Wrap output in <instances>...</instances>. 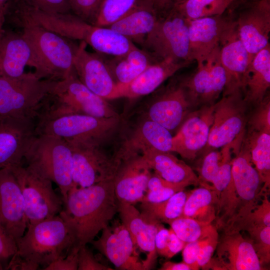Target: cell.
Wrapping results in <instances>:
<instances>
[{
	"label": "cell",
	"mask_w": 270,
	"mask_h": 270,
	"mask_svg": "<svg viewBox=\"0 0 270 270\" xmlns=\"http://www.w3.org/2000/svg\"><path fill=\"white\" fill-rule=\"evenodd\" d=\"M122 223L128 230L134 246L146 254L144 270H150L157 258L155 236L161 222L140 212L133 204L118 202Z\"/></svg>",
	"instance_id": "23"
},
{
	"label": "cell",
	"mask_w": 270,
	"mask_h": 270,
	"mask_svg": "<svg viewBox=\"0 0 270 270\" xmlns=\"http://www.w3.org/2000/svg\"><path fill=\"white\" fill-rule=\"evenodd\" d=\"M192 109L186 89L180 80L168 86L150 105L148 118L170 132L183 122Z\"/></svg>",
	"instance_id": "25"
},
{
	"label": "cell",
	"mask_w": 270,
	"mask_h": 270,
	"mask_svg": "<svg viewBox=\"0 0 270 270\" xmlns=\"http://www.w3.org/2000/svg\"><path fill=\"white\" fill-rule=\"evenodd\" d=\"M159 16L150 0H136L127 13L107 27L132 42L142 44L146 37L154 28Z\"/></svg>",
	"instance_id": "29"
},
{
	"label": "cell",
	"mask_w": 270,
	"mask_h": 270,
	"mask_svg": "<svg viewBox=\"0 0 270 270\" xmlns=\"http://www.w3.org/2000/svg\"><path fill=\"white\" fill-rule=\"evenodd\" d=\"M189 20L173 6L160 16L153 30L142 44L149 54L159 60L192 61L190 55Z\"/></svg>",
	"instance_id": "9"
},
{
	"label": "cell",
	"mask_w": 270,
	"mask_h": 270,
	"mask_svg": "<svg viewBox=\"0 0 270 270\" xmlns=\"http://www.w3.org/2000/svg\"><path fill=\"white\" fill-rule=\"evenodd\" d=\"M36 125L34 120L0 117V168L22 164Z\"/></svg>",
	"instance_id": "20"
},
{
	"label": "cell",
	"mask_w": 270,
	"mask_h": 270,
	"mask_svg": "<svg viewBox=\"0 0 270 270\" xmlns=\"http://www.w3.org/2000/svg\"><path fill=\"white\" fill-rule=\"evenodd\" d=\"M218 231L202 240L197 257L199 268L210 269V264L218 244Z\"/></svg>",
	"instance_id": "46"
},
{
	"label": "cell",
	"mask_w": 270,
	"mask_h": 270,
	"mask_svg": "<svg viewBox=\"0 0 270 270\" xmlns=\"http://www.w3.org/2000/svg\"><path fill=\"white\" fill-rule=\"evenodd\" d=\"M243 141L249 150L252 162L264 184V190L270 188V133L248 130Z\"/></svg>",
	"instance_id": "35"
},
{
	"label": "cell",
	"mask_w": 270,
	"mask_h": 270,
	"mask_svg": "<svg viewBox=\"0 0 270 270\" xmlns=\"http://www.w3.org/2000/svg\"><path fill=\"white\" fill-rule=\"evenodd\" d=\"M170 230L160 223L155 236V246L157 254L166 257Z\"/></svg>",
	"instance_id": "51"
},
{
	"label": "cell",
	"mask_w": 270,
	"mask_h": 270,
	"mask_svg": "<svg viewBox=\"0 0 270 270\" xmlns=\"http://www.w3.org/2000/svg\"><path fill=\"white\" fill-rule=\"evenodd\" d=\"M82 114L100 118H120L106 100L96 94L78 78L74 71L56 81L44 99L36 120Z\"/></svg>",
	"instance_id": "5"
},
{
	"label": "cell",
	"mask_w": 270,
	"mask_h": 270,
	"mask_svg": "<svg viewBox=\"0 0 270 270\" xmlns=\"http://www.w3.org/2000/svg\"><path fill=\"white\" fill-rule=\"evenodd\" d=\"M234 154L231 182L226 190L232 213L230 228L251 212L264 194H268L264 190V184L243 140L240 148Z\"/></svg>",
	"instance_id": "8"
},
{
	"label": "cell",
	"mask_w": 270,
	"mask_h": 270,
	"mask_svg": "<svg viewBox=\"0 0 270 270\" xmlns=\"http://www.w3.org/2000/svg\"><path fill=\"white\" fill-rule=\"evenodd\" d=\"M40 10L56 14L71 13L69 0H20Z\"/></svg>",
	"instance_id": "45"
},
{
	"label": "cell",
	"mask_w": 270,
	"mask_h": 270,
	"mask_svg": "<svg viewBox=\"0 0 270 270\" xmlns=\"http://www.w3.org/2000/svg\"><path fill=\"white\" fill-rule=\"evenodd\" d=\"M113 180L84 188L72 186L69 190L59 215L72 229L74 246L90 243L118 212Z\"/></svg>",
	"instance_id": "1"
},
{
	"label": "cell",
	"mask_w": 270,
	"mask_h": 270,
	"mask_svg": "<svg viewBox=\"0 0 270 270\" xmlns=\"http://www.w3.org/2000/svg\"><path fill=\"white\" fill-rule=\"evenodd\" d=\"M136 0H104L93 24L107 27L127 13Z\"/></svg>",
	"instance_id": "39"
},
{
	"label": "cell",
	"mask_w": 270,
	"mask_h": 270,
	"mask_svg": "<svg viewBox=\"0 0 270 270\" xmlns=\"http://www.w3.org/2000/svg\"><path fill=\"white\" fill-rule=\"evenodd\" d=\"M10 168L21 190L27 226L59 214L64 202L52 181L22 164Z\"/></svg>",
	"instance_id": "11"
},
{
	"label": "cell",
	"mask_w": 270,
	"mask_h": 270,
	"mask_svg": "<svg viewBox=\"0 0 270 270\" xmlns=\"http://www.w3.org/2000/svg\"><path fill=\"white\" fill-rule=\"evenodd\" d=\"M214 104L190 112L172 137V152L194 160L206 146L214 120Z\"/></svg>",
	"instance_id": "19"
},
{
	"label": "cell",
	"mask_w": 270,
	"mask_h": 270,
	"mask_svg": "<svg viewBox=\"0 0 270 270\" xmlns=\"http://www.w3.org/2000/svg\"><path fill=\"white\" fill-rule=\"evenodd\" d=\"M217 204L215 191L212 188L200 186L188 192L181 216L212 224L216 218Z\"/></svg>",
	"instance_id": "34"
},
{
	"label": "cell",
	"mask_w": 270,
	"mask_h": 270,
	"mask_svg": "<svg viewBox=\"0 0 270 270\" xmlns=\"http://www.w3.org/2000/svg\"><path fill=\"white\" fill-rule=\"evenodd\" d=\"M226 22L224 12L218 16L189 20L188 36L190 60L198 64L206 60L219 44Z\"/></svg>",
	"instance_id": "27"
},
{
	"label": "cell",
	"mask_w": 270,
	"mask_h": 270,
	"mask_svg": "<svg viewBox=\"0 0 270 270\" xmlns=\"http://www.w3.org/2000/svg\"><path fill=\"white\" fill-rule=\"evenodd\" d=\"M80 248L74 246L66 256H62L51 262L44 270H77Z\"/></svg>",
	"instance_id": "48"
},
{
	"label": "cell",
	"mask_w": 270,
	"mask_h": 270,
	"mask_svg": "<svg viewBox=\"0 0 270 270\" xmlns=\"http://www.w3.org/2000/svg\"><path fill=\"white\" fill-rule=\"evenodd\" d=\"M16 12L66 38L84 42L98 53L118 56L136 46L112 30L92 24L72 13L46 12L21 2L17 3Z\"/></svg>",
	"instance_id": "3"
},
{
	"label": "cell",
	"mask_w": 270,
	"mask_h": 270,
	"mask_svg": "<svg viewBox=\"0 0 270 270\" xmlns=\"http://www.w3.org/2000/svg\"><path fill=\"white\" fill-rule=\"evenodd\" d=\"M160 16L170 10L172 6L173 0H150Z\"/></svg>",
	"instance_id": "54"
},
{
	"label": "cell",
	"mask_w": 270,
	"mask_h": 270,
	"mask_svg": "<svg viewBox=\"0 0 270 270\" xmlns=\"http://www.w3.org/2000/svg\"><path fill=\"white\" fill-rule=\"evenodd\" d=\"M0 222L16 242L27 228L22 195L10 168H0Z\"/></svg>",
	"instance_id": "21"
},
{
	"label": "cell",
	"mask_w": 270,
	"mask_h": 270,
	"mask_svg": "<svg viewBox=\"0 0 270 270\" xmlns=\"http://www.w3.org/2000/svg\"><path fill=\"white\" fill-rule=\"evenodd\" d=\"M242 230L248 232L260 264L265 268L270 262V226H250Z\"/></svg>",
	"instance_id": "41"
},
{
	"label": "cell",
	"mask_w": 270,
	"mask_h": 270,
	"mask_svg": "<svg viewBox=\"0 0 270 270\" xmlns=\"http://www.w3.org/2000/svg\"><path fill=\"white\" fill-rule=\"evenodd\" d=\"M202 240L186 243L182 250V261L188 264L192 270H199L197 257Z\"/></svg>",
	"instance_id": "50"
},
{
	"label": "cell",
	"mask_w": 270,
	"mask_h": 270,
	"mask_svg": "<svg viewBox=\"0 0 270 270\" xmlns=\"http://www.w3.org/2000/svg\"><path fill=\"white\" fill-rule=\"evenodd\" d=\"M226 22L219 42L221 64L225 70L226 82L222 94L242 91L249 55L240 40L234 22L227 16Z\"/></svg>",
	"instance_id": "18"
},
{
	"label": "cell",
	"mask_w": 270,
	"mask_h": 270,
	"mask_svg": "<svg viewBox=\"0 0 270 270\" xmlns=\"http://www.w3.org/2000/svg\"><path fill=\"white\" fill-rule=\"evenodd\" d=\"M248 117L249 130L270 133V100L266 96Z\"/></svg>",
	"instance_id": "43"
},
{
	"label": "cell",
	"mask_w": 270,
	"mask_h": 270,
	"mask_svg": "<svg viewBox=\"0 0 270 270\" xmlns=\"http://www.w3.org/2000/svg\"><path fill=\"white\" fill-rule=\"evenodd\" d=\"M234 0H184L172 5L185 18L193 20L223 14Z\"/></svg>",
	"instance_id": "37"
},
{
	"label": "cell",
	"mask_w": 270,
	"mask_h": 270,
	"mask_svg": "<svg viewBox=\"0 0 270 270\" xmlns=\"http://www.w3.org/2000/svg\"><path fill=\"white\" fill-rule=\"evenodd\" d=\"M100 236L90 243L116 268L123 270H144L142 260L135 252V246L128 230L122 224L108 226Z\"/></svg>",
	"instance_id": "22"
},
{
	"label": "cell",
	"mask_w": 270,
	"mask_h": 270,
	"mask_svg": "<svg viewBox=\"0 0 270 270\" xmlns=\"http://www.w3.org/2000/svg\"><path fill=\"white\" fill-rule=\"evenodd\" d=\"M31 62V49L22 33L4 29L0 32V77L18 78Z\"/></svg>",
	"instance_id": "30"
},
{
	"label": "cell",
	"mask_w": 270,
	"mask_h": 270,
	"mask_svg": "<svg viewBox=\"0 0 270 270\" xmlns=\"http://www.w3.org/2000/svg\"><path fill=\"white\" fill-rule=\"evenodd\" d=\"M222 156V150L220 152L212 150L204 154L198 171L200 186L212 188V182L218 172Z\"/></svg>",
	"instance_id": "42"
},
{
	"label": "cell",
	"mask_w": 270,
	"mask_h": 270,
	"mask_svg": "<svg viewBox=\"0 0 270 270\" xmlns=\"http://www.w3.org/2000/svg\"><path fill=\"white\" fill-rule=\"evenodd\" d=\"M56 82L40 78L34 72L0 77V117L34 120Z\"/></svg>",
	"instance_id": "7"
},
{
	"label": "cell",
	"mask_w": 270,
	"mask_h": 270,
	"mask_svg": "<svg viewBox=\"0 0 270 270\" xmlns=\"http://www.w3.org/2000/svg\"><path fill=\"white\" fill-rule=\"evenodd\" d=\"M188 193L184 190L178 192L160 202H141V212L161 222L169 224L182 216Z\"/></svg>",
	"instance_id": "36"
},
{
	"label": "cell",
	"mask_w": 270,
	"mask_h": 270,
	"mask_svg": "<svg viewBox=\"0 0 270 270\" xmlns=\"http://www.w3.org/2000/svg\"><path fill=\"white\" fill-rule=\"evenodd\" d=\"M24 160L27 166L57 184L64 204L72 186V156L68 143L58 137L36 134Z\"/></svg>",
	"instance_id": "6"
},
{
	"label": "cell",
	"mask_w": 270,
	"mask_h": 270,
	"mask_svg": "<svg viewBox=\"0 0 270 270\" xmlns=\"http://www.w3.org/2000/svg\"><path fill=\"white\" fill-rule=\"evenodd\" d=\"M160 270H192L191 267L183 261L174 262L166 261L164 262L160 268Z\"/></svg>",
	"instance_id": "53"
},
{
	"label": "cell",
	"mask_w": 270,
	"mask_h": 270,
	"mask_svg": "<svg viewBox=\"0 0 270 270\" xmlns=\"http://www.w3.org/2000/svg\"><path fill=\"white\" fill-rule=\"evenodd\" d=\"M248 107L242 91L222 94L214 104L206 154L243 140L248 119Z\"/></svg>",
	"instance_id": "14"
},
{
	"label": "cell",
	"mask_w": 270,
	"mask_h": 270,
	"mask_svg": "<svg viewBox=\"0 0 270 270\" xmlns=\"http://www.w3.org/2000/svg\"><path fill=\"white\" fill-rule=\"evenodd\" d=\"M185 188L182 186L167 182L154 173H152L142 202H160L168 199L177 192L184 190Z\"/></svg>",
	"instance_id": "40"
},
{
	"label": "cell",
	"mask_w": 270,
	"mask_h": 270,
	"mask_svg": "<svg viewBox=\"0 0 270 270\" xmlns=\"http://www.w3.org/2000/svg\"><path fill=\"white\" fill-rule=\"evenodd\" d=\"M270 86V45L260 50L249 64L242 92L248 104L256 106L264 100Z\"/></svg>",
	"instance_id": "32"
},
{
	"label": "cell",
	"mask_w": 270,
	"mask_h": 270,
	"mask_svg": "<svg viewBox=\"0 0 270 270\" xmlns=\"http://www.w3.org/2000/svg\"><path fill=\"white\" fill-rule=\"evenodd\" d=\"M225 12L235 24L250 63L257 53L270 44V0H234Z\"/></svg>",
	"instance_id": "10"
},
{
	"label": "cell",
	"mask_w": 270,
	"mask_h": 270,
	"mask_svg": "<svg viewBox=\"0 0 270 270\" xmlns=\"http://www.w3.org/2000/svg\"><path fill=\"white\" fill-rule=\"evenodd\" d=\"M184 0H173V2H172V5L174 4H178L182 1H184Z\"/></svg>",
	"instance_id": "56"
},
{
	"label": "cell",
	"mask_w": 270,
	"mask_h": 270,
	"mask_svg": "<svg viewBox=\"0 0 270 270\" xmlns=\"http://www.w3.org/2000/svg\"><path fill=\"white\" fill-rule=\"evenodd\" d=\"M118 84H126L152 64L150 54L135 46L126 54L105 62Z\"/></svg>",
	"instance_id": "33"
},
{
	"label": "cell",
	"mask_w": 270,
	"mask_h": 270,
	"mask_svg": "<svg viewBox=\"0 0 270 270\" xmlns=\"http://www.w3.org/2000/svg\"><path fill=\"white\" fill-rule=\"evenodd\" d=\"M140 155L152 170L167 182L184 188L200 184L198 176L192 168L171 152L149 150Z\"/></svg>",
	"instance_id": "31"
},
{
	"label": "cell",
	"mask_w": 270,
	"mask_h": 270,
	"mask_svg": "<svg viewBox=\"0 0 270 270\" xmlns=\"http://www.w3.org/2000/svg\"><path fill=\"white\" fill-rule=\"evenodd\" d=\"M78 270H110V268L99 262L92 252L85 246L80 247L78 252Z\"/></svg>",
	"instance_id": "49"
},
{
	"label": "cell",
	"mask_w": 270,
	"mask_h": 270,
	"mask_svg": "<svg viewBox=\"0 0 270 270\" xmlns=\"http://www.w3.org/2000/svg\"><path fill=\"white\" fill-rule=\"evenodd\" d=\"M216 256L212 258L210 269L216 270H266L259 259L249 238H245L240 231L224 230L218 238L216 249Z\"/></svg>",
	"instance_id": "17"
},
{
	"label": "cell",
	"mask_w": 270,
	"mask_h": 270,
	"mask_svg": "<svg viewBox=\"0 0 270 270\" xmlns=\"http://www.w3.org/2000/svg\"><path fill=\"white\" fill-rule=\"evenodd\" d=\"M180 80L193 109L214 104L223 92L226 82L219 44L205 60L198 64L194 72Z\"/></svg>",
	"instance_id": "15"
},
{
	"label": "cell",
	"mask_w": 270,
	"mask_h": 270,
	"mask_svg": "<svg viewBox=\"0 0 270 270\" xmlns=\"http://www.w3.org/2000/svg\"><path fill=\"white\" fill-rule=\"evenodd\" d=\"M190 63L178 62L170 59L153 62L130 82L123 85L117 84V98H134L148 94L176 72Z\"/></svg>",
	"instance_id": "28"
},
{
	"label": "cell",
	"mask_w": 270,
	"mask_h": 270,
	"mask_svg": "<svg viewBox=\"0 0 270 270\" xmlns=\"http://www.w3.org/2000/svg\"><path fill=\"white\" fill-rule=\"evenodd\" d=\"M104 0H69L70 12L83 20L93 24Z\"/></svg>",
	"instance_id": "44"
},
{
	"label": "cell",
	"mask_w": 270,
	"mask_h": 270,
	"mask_svg": "<svg viewBox=\"0 0 270 270\" xmlns=\"http://www.w3.org/2000/svg\"><path fill=\"white\" fill-rule=\"evenodd\" d=\"M16 16L31 49L30 67L38 78L58 81L74 72L72 42L24 16Z\"/></svg>",
	"instance_id": "4"
},
{
	"label": "cell",
	"mask_w": 270,
	"mask_h": 270,
	"mask_svg": "<svg viewBox=\"0 0 270 270\" xmlns=\"http://www.w3.org/2000/svg\"><path fill=\"white\" fill-rule=\"evenodd\" d=\"M36 134L62 138L66 141H90L102 144L116 130L120 118H100L82 114L38 120Z\"/></svg>",
	"instance_id": "12"
},
{
	"label": "cell",
	"mask_w": 270,
	"mask_h": 270,
	"mask_svg": "<svg viewBox=\"0 0 270 270\" xmlns=\"http://www.w3.org/2000/svg\"><path fill=\"white\" fill-rule=\"evenodd\" d=\"M72 150V186L87 187L113 180L121 164L116 154L108 155L100 143L82 140L66 141Z\"/></svg>",
	"instance_id": "13"
},
{
	"label": "cell",
	"mask_w": 270,
	"mask_h": 270,
	"mask_svg": "<svg viewBox=\"0 0 270 270\" xmlns=\"http://www.w3.org/2000/svg\"><path fill=\"white\" fill-rule=\"evenodd\" d=\"M170 233L166 246V257L170 258L182 250L186 242L180 240L170 228Z\"/></svg>",
	"instance_id": "52"
},
{
	"label": "cell",
	"mask_w": 270,
	"mask_h": 270,
	"mask_svg": "<svg viewBox=\"0 0 270 270\" xmlns=\"http://www.w3.org/2000/svg\"><path fill=\"white\" fill-rule=\"evenodd\" d=\"M11 0H0V32L4 30L6 18Z\"/></svg>",
	"instance_id": "55"
},
{
	"label": "cell",
	"mask_w": 270,
	"mask_h": 270,
	"mask_svg": "<svg viewBox=\"0 0 270 270\" xmlns=\"http://www.w3.org/2000/svg\"><path fill=\"white\" fill-rule=\"evenodd\" d=\"M86 44H73L74 70L78 80L101 98H117L118 86L104 61L98 54L86 50Z\"/></svg>",
	"instance_id": "16"
},
{
	"label": "cell",
	"mask_w": 270,
	"mask_h": 270,
	"mask_svg": "<svg viewBox=\"0 0 270 270\" xmlns=\"http://www.w3.org/2000/svg\"><path fill=\"white\" fill-rule=\"evenodd\" d=\"M16 249V241L0 222V270L6 269Z\"/></svg>",
	"instance_id": "47"
},
{
	"label": "cell",
	"mask_w": 270,
	"mask_h": 270,
	"mask_svg": "<svg viewBox=\"0 0 270 270\" xmlns=\"http://www.w3.org/2000/svg\"><path fill=\"white\" fill-rule=\"evenodd\" d=\"M168 224L176 236L186 243L204 240L218 231L212 224L182 216Z\"/></svg>",
	"instance_id": "38"
},
{
	"label": "cell",
	"mask_w": 270,
	"mask_h": 270,
	"mask_svg": "<svg viewBox=\"0 0 270 270\" xmlns=\"http://www.w3.org/2000/svg\"><path fill=\"white\" fill-rule=\"evenodd\" d=\"M172 137L169 130L147 118L138 126L115 154L122 162L149 150L172 152Z\"/></svg>",
	"instance_id": "26"
},
{
	"label": "cell",
	"mask_w": 270,
	"mask_h": 270,
	"mask_svg": "<svg viewBox=\"0 0 270 270\" xmlns=\"http://www.w3.org/2000/svg\"><path fill=\"white\" fill-rule=\"evenodd\" d=\"M75 242L72 229L59 214L28 224L16 241V251L6 270H36L42 266L44 268L66 256Z\"/></svg>",
	"instance_id": "2"
},
{
	"label": "cell",
	"mask_w": 270,
	"mask_h": 270,
	"mask_svg": "<svg viewBox=\"0 0 270 270\" xmlns=\"http://www.w3.org/2000/svg\"><path fill=\"white\" fill-rule=\"evenodd\" d=\"M152 174L142 155L122 161L113 180L118 202L133 205L141 202Z\"/></svg>",
	"instance_id": "24"
}]
</instances>
